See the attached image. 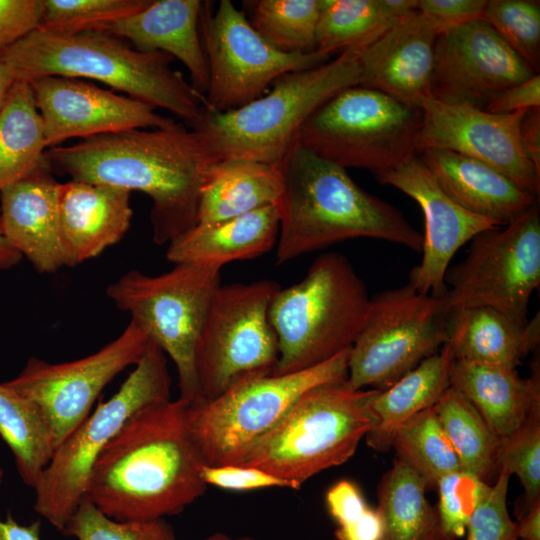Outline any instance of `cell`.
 <instances>
[{"mask_svg":"<svg viewBox=\"0 0 540 540\" xmlns=\"http://www.w3.org/2000/svg\"><path fill=\"white\" fill-rule=\"evenodd\" d=\"M207 465L180 397L137 411L95 461L86 496L118 521L181 513L207 490Z\"/></svg>","mask_w":540,"mask_h":540,"instance_id":"cell-1","label":"cell"},{"mask_svg":"<svg viewBox=\"0 0 540 540\" xmlns=\"http://www.w3.org/2000/svg\"><path fill=\"white\" fill-rule=\"evenodd\" d=\"M51 168L72 180L140 191L152 200V239L169 244L197 221L200 189L218 161L204 137L181 124L104 134L48 148Z\"/></svg>","mask_w":540,"mask_h":540,"instance_id":"cell-2","label":"cell"},{"mask_svg":"<svg viewBox=\"0 0 540 540\" xmlns=\"http://www.w3.org/2000/svg\"><path fill=\"white\" fill-rule=\"evenodd\" d=\"M280 169L277 264L355 238L421 252L423 235L396 207L357 185L345 168L296 142Z\"/></svg>","mask_w":540,"mask_h":540,"instance_id":"cell-3","label":"cell"},{"mask_svg":"<svg viewBox=\"0 0 540 540\" xmlns=\"http://www.w3.org/2000/svg\"><path fill=\"white\" fill-rule=\"evenodd\" d=\"M173 57L141 52L103 31L31 32L0 54L15 80L29 82L43 76L88 78L127 96L168 110L189 127L203 112L204 98L171 68Z\"/></svg>","mask_w":540,"mask_h":540,"instance_id":"cell-4","label":"cell"},{"mask_svg":"<svg viewBox=\"0 0 540 540\" xmlns=\"http://www.w3.org/2000/svg\"><path fill=\"white\" fill-rule=\"evenodd\" d=\"M359 48L314 68L283 74L258 99L236 110L203 108L190 128L219 160L248 159L280 165L308 118L340 91L363 85Z\"/></svg>","mask_w":540,"mask_h":540,"instance_id":"cell-5","label":"cell"},{"mask_svg":"<svg viewBox=\"0 0 540 540\" xmlns=\"http://www.w3.org/2000/svg\"><path fill=\"white\" fill-rule=\"evenodd\" d=\"M369 300L346 256L327 252L316 257L301 281L280 288L271 301L269 319L278 342L272 374L302 371L351 348Z\"/></svg>","mask_w":540,"mask_h":540,"instance_id":"cell-6","label":"cell"},{"mask_svg":"<svg viewBox=\"0 0 540 540\" xmlns=\"http://www.w3.org/2000/svg\"><path fill=\"white\" fill-rule=\"evenodd\" d=\"M377 392L353 390L346 381L308 390L238 465L259 468L300 489L354 455L375 423L372 401Z\"/></svg>","mask_w":540,"mask_h":540,"instance_id":"cell-7","label":"cell"},{"mask_svg":"<svg viewBox=\"0 0 540 540\" xmlns=\"http://www.w3.org/2000/svg\"><path fill=\"white\" fill-rule=\"evenodd\" d=\"M165 353L150 342L119 390L97 407L55 449L35 490V511L63 531L86 494L91 469L110 440L142 408L171 399Z\"/></svg>","mask_w":540,"mask_h":540,"instance_id":"cell-8","label":"cell"},{"mask_svg":"<svg viewBox=\"0 0 540 540\" xmlns=\"http://www.w3.org/2000/svg\"><path fill=\"white\" fill-rule=\"evenodd\" d=\"M221 269L174 264L159 275L131 269L108 285L106 294L130 315L176 366L179 397L202 401L196 374L197 343L211 302L221 285Z\"/></svg>","mask_w":540,"mask_h":540,"instance_id":"cell-9","label":"cell"},{"mask_svg":"<svg viewBox=\"0 0 540 540\" xmlns=\"http://www.w3.org/2000/svg\"><path fill=\"white\" fill-rule=\"evenodd\" d=\"M421 123L420 107L357 85L319 107L302 126L297 142L345 169L376 175L416 154Z\"/></svg>","mask_w":540,"mask_h":540,"instance_id":"cell-10","label":"cell"},{"mask_svg":"<svg viewBox=\"0 0 540 540\" xmlns=\"http://www.w3.org/2000/svg\"><path fill=\"white\" fill-rule=\"evenodd\" d=\"M349 349L314 367L243 380L190 404V424L207 465L240 464L308 390L347 380Z\"/></svg>","mask_w":540,"mask_h":540,"instance_id":"cell-11","label":"cell"},{"mask_svg":"<svg viewBox=\"0 0 540 540\" xmlns=\"http://www.w3.org/2000/svg\"><path fill=\"white\" fill-rule=\"evenodd\" d=\"M451 313L441 296L422 294L409 283L369 300L365 322L350 348L346 384L382 391L450 338Z\"/></svg>","mask_w":540,"mask_h":540,"instance_id":"cell-12","label":"cell"},{"mask_svg":"<svg viewBox=\"0 0 540 540\" xmlns=\"http://www.w3.org/2000/svg\"><path fill=\"white\" fill-rule=\"evenodd\" d=\"M280 288L271 279L220 285L196 348L202 401L215 399L243 380L273 373L278 342L269 308Z\"/></svg>","mask_w":540,"mask_h":540,"instance_id":"cell-13","label":"cell"},{"mask_svg":"<svg viewBox=\"0 0 540 540\" xmlns=\"http://www.w3.org/2000/svg\"><path fill=\"white\" fill-rule=\"evenodd\" d=\"M444 282L440 296L447 312L490 307L526 323L530 298L540 284L539 201L508 225L475 236Z\"/></svg>","mask_w":540,"mask_h":540,"instance_id":"cell-14","label":"cell"},{"mask_svg":"<svg viewBox=\"0 0 540 540\" xmlns=\"http://www.w3.org/2000/svg\"><path fill=\"white\" fill-rule=\"evenodd\" d=\"M202 3L200 33L209 82L204 108L217 113L236 110L264 95L283 74L319 66L329 55L289 54L267 42L231 0L215 11Z\"/></svg>","mask_w":540,"mask_h":540,"instance_id":"cell-15","label":"cell"},{"mask_svg":"<svg viewBox=\"0 0 540 540\" xmlns=\"http://www.w3.org/2000/svg\"><path fill=\"white\" fill-rule=\"evenodd\" d=\"M150 342L146 332L130 320L117 338L95 353L64 363L31 357L21 372L4 384L37 408L56 449L91 413L105 386L134 366Z\"/></svg>","mask_w":540,"mask_h":540,"instance_id":"cell-16","label":"cell"},{"mask_svg":"<svg viewBox=\"0 0 540 540\" xmlns=\"http://www.w3.org/2000/svg\"><path fill=\"white\" fill-rule=\"evenodd\" d=\"M422 123L416 152L443 149L481 161L539 197L540 172L525 152L521 122L528 110L491 113L466 104L440 102L430 95L421 103Z\"/></svg>","mask_w":540,"mask_h":540,"instance_id":"cell-17","label":"cell"},{"mask_svg":"<svg viewBox=\"0 0 540 540\" xmlns=\"http://www.w3.org/2000/svg\"><path fill=\"white\" fill-rule=\"evenodd\" d=\"M535 74L479 19L437 37L430 96L444 103L484 109L495 95Z\"/></svg>","mask_w":540,"mask_h":540,"instance_id":"cell-18","label":"cell"},{"mask_svg":"<svg viewBox=\"0 0 540 540\" xmlns=\"http://www.w3.org/2000/svg\"><path fill=\"white\" fill-rule=\"evenodd\" d=\"M42 119L46 145L131 129L175 124L151 105L77 78L43 76L28 82Z\"/></svg>","mask_w":540,"mask_h":540,"instance_id":"cell-19","label":"cell"},{"mask_svg":"<svg viewBox=\"0 0 540 540\" xmlns=\"http://www.w3.org/2000/svg\"><path fill=\"white\" fill-rule=\"evenodd\" d=\"M375 178L412 198L424 215L422 259L410 271L408 283L422 294H444L445 274L459 248L481 232L500 226L456 204L416 154Z\"/></svg>","mask_w":540,"mask_h":540,"instance_id":"cell-20","label":"cell"},{"mask_svg":"<svg viewBox=\"0 0 540 540\" xmlns=\"http://www.w3.org/2000/svg\"><path fill=\"white\" fill-rule=\"evenodd\" d=\"M59 184L45 159L0 192L2 233L39 273H54L66 266L60 238Z\"/></svg>","mask_w":540,"mask_h":540,"instance_id":"cell-21","label":"cell"},{"mask_svg":"<svg viewBox=\"0 0 540 540\" xmlns=\"http://www.w3.org/2000/svg\"><path fill=\"white\" fill-rule=\"evenodd\" d=\"M437 37L419 11L397 21L360 49L362 86L420 107L430 95Z\"/></svg>","mask_w":540,"mask_h":540,"instance_id":"cell-22","label":"cell"},{"mask_svg":"<svg viewBox=\"0 0 540 540\" xmlns=\"http://www.w3.org/2000/svg\"><path fill=\"white\" fill-rule=\"evenodd\" d=\"M130 191L70 179L60 183L58 212L65 264L73 267L120 242L130 228Z\"/></svg>","mask_w":540,"mask_h":540,"instance_id":"cell-23","label":"cell"},{"mask_svg":"<svg viewBox=\"0 0 540 540\" xmlns=\"http://www.w3.org/2000/svg\"><path fill=\"white\" fill-rule=\"evenodd\" d=\"M202 3L152 0L142 11L98 31L125 39L138 51L162 52L178 59L189 72L191 86L204 98L209 73L199 25Z\"/></svg>","mask_w":540,"mask_h":540,"instance_id":"cell-24","label":"cell"},{"mask_svg":"<svg viewBox=\"0 0 540 540\" xmlns=\"http://www.w3.org/2000/svg\"><path fill=\"white\" fill-rule=\"evenodd\" d=\"M420 158L441 189L463 209L498 226L517 219L538 198L495 168L443 149H427Z\"/></svg>","mask_w":540,"mask_h":540,"instance_id":"cell-25","label":"cell"},{"mask_svg":"<svg viewBox=\"0 0 540 540\" xmlns=\"http://www.w3.org/2000/svg\"><path fill=\"white\" fill-rule=\"evenodd\" d=\"M278 231L276 206L218 222L195 224L168 244L166 259L173 264L221 269L227 263L265 254L276 246Z\"/></svg>","mask_w":540,"mask_h":540,"instance_id":"cell-26","label":"cell"},{"mask_svg":"<svg viewBox=\"0 0 540 540\" xmlns=\"http://www.w3.org/2000/svg\"><path fill=\"white\" fill-rule=\"evenodd\" d=\"M528 379L516 369L454 360L450 386L465 396L502 440L517 431L530 411L540 406L539 358L531 364Z\"/></svg>","mask_w":540,"mask_h":540,"instance_id":"cell-27","label":"cell"},{"mask_svg":"<svg viewBox=\"0 0 540 540\" xmlns=\"http://www.w3.org/2000/svg\"><path fill=\"white\" fill-rule=\"evenodd\" d=\"M539 342V312L526 323L490 307L451 313L448 343L456 360L516 369Z\"/></svg>","mask_w":540,"mask_h":540,"instance_id":"cell-28","label":"cell"},{"mask_svg":"<svg viewBox=\"0 0 540 540\" xmlns=\"http://www.w3.org/2000/svg\"><path fill=\"white\" fill-rule=\"evenodd\" d=\"M282 193L280 165L248 159L213 163L200 189L196 224H208L276 206Z\"/></svg>","mask_w":540,"mask_h":540,"instance_id":"cell-29","label":"cell"},{"mask_svg":"<svg viewBox=\"0 0 540 540\" xmlns=\"http://www.w3.org/2000/svg\"><path fill=\"white\" fill-rule=\"evenodd\" d=\"M454 354L447 342L437 353L420 362L372 401L375 423L366 434L367 445L386 452L396 430L414 415L435 405L450 387Z\"/></svg>","mask_w":540,"mask_h":540,"instance_id":"cell-30","label":"cell"},{"mask_svg":"<svg viewBox=\"0 0 540 540\" xmlns=\"http://www.w3.org/2000/svg\"><path fill=\"white\" fill-rule=\"evenodd\" d=\"M426 490L423 479L413 469L394 460L377 488L382 540H446Z\"/></svg>","mask_w":540,"mask_h":540,"instance_id":"cell-31","label":"cell"},{"mask_svg":"<svg viewBox=\"0 0 540 540\" xmlns=\"http://www.w3.org/2000/svg\"><path fill=\"white\" fill-rule=\"evenodd\" d=\"M46 148L31 86L15 80L0 107V192L35 170Z\"/></svg>","mask_w":540,"mask_h":540,"instance_id":"cell-32","label":"cell"},{"mask_svg":"<svg viewBox=\"0 0 540 540\" xmlns=\"http://www.w3.org/2000/svg\"><path fill=\"white\" fill-rule=\"evenodd\" d=\"M433 407L461 469L486 482L498 474L501 439L475 406L450 386Z\"/></svg>","mask_w":540,"mask_h":540,"instance_id":"cell-33","label":"cell"},{"mask_svg":"<svg viewBox=\"0 0 540 540\" xmlns=\"http://www.w3.org/2000/svg\"><path fill=\"white\" fill-rule=\"evenodd\" d=\"M0 436L14 455L21 479L34 488L54 454V442L37 408L4 383H0Z\"/></svg>","mask_w":540,"mask_h":540,"instance_id":"cell-34","label":"cell"},{"mask_svg":"<svg viewBox=\"0 0 540 540\" xmlns=\"http://www.w3.org/2000/svg\"><path fill=\"white\" fill-rule=\"evenodd\" d=\"M397 21L380 0H320L316 52L331 56L361 49Z\"/></svg>","mask_w":540,"mask_h":540,"instance_id":"cell-35","label":"cell"},{"mask_svg":"<svg viewBox=\"0 0 540 540\" xmlns=\"http://www.w3.org/2000/svg\"><path fill=\"white\" fill-rule=\"evenodd\" d=\"M243 7L251 26L278 50L316 52L320 0H250Z\"/></svg>","mask_w":540,"mask_h":540,"instance_id":"cell-36","label":"cell"},{"mask_svg":"<svg viewBox=\"0 0 540 540\" xmlns=\"http://www.w3.org/2000/svg\"><path fill=\"white\" fill-rule=\"evenodd\" d=\"M391 448L395 459L413 469L427 489H435L443 476L461 469L434 407L405 421L396 430Z\"/></svg>","mask_w":540,"mask_h":540,"instance_id":"cell-37","label":"cell"},{"mask_svg":"<svg viewBox=\"0 0 540 540\" xmlns=\"http://www.w3.org/2000/svg\"><path fill=\"white\" fill-rule=\"evenodd\" d=\"M486 22L536 73L540 68V2L488 0Z\"/></svg>","mask_w":540,"mask_h":540,"instance_id":"cell-38","label":"cell"},{"mask_svg":"<svg viewBox=\"0 0 540 540\" xmlns=\"http://www.w3.org/2000/svg\"><path fill=\"white\" fill-rule=\"evenodd\" d=\"M152 0H43L42 29L55 33L100 30L134 15Z\"/></svg>","mask_w":540,"mask_h":540,"instance_id":"cell-39","label":"cell"},{"mask_svg":"<svg viewBox=\"0 0 540 540\" xmlns=\"http://www.w3.org/2000/svg\"><path fill=\"white\" fill-rule=\"evenodd\" d=\"M62 533L78 540H176L172 525L164 518L118 521L103 513L86 495Z\"/></svg>","mask_w":540,"mask_h":540,"instance_id":"cell-40","label":"cell"},{"mask_svg":"<svg viewBox=\"0 0 540 540\" xmlns=\"http://www.w3.org/2000/svg\"><path fill=\"white\" fill-rule=\"evenodd\" d=\"M499 467L515 474L524 489V510L540 503V406L522 426L501 440Z\"/></svg>","mask_w":540,"mask_h":540,"instance_id":"cell-41","label":"cell"},{"mask_svg":"<svg viewBox=\"0 0 540 540\" xmlns=\"http://www.w3.org/2000/svg\"><path fill=\"white\" fill-rule=\"evenodd\" d=\"M491 485L463 469L443 476L437 483L436 510L446 540H457L466 533L468 522L490 491Z\"/></svg>","mask_w":540,"mask_h":540,"instance_id":"cell-42","label":"cell"},{"mask_svg":"<svg viewBox=\"0 0 540 540\" xmlns=\"http://www.w3.org/2000/svg\"><path fill=\"white\" fill-rule=\"evenodd\" d=\"M509 479L510 474L501 469L468 522L466 540H519L507 508Z\"/></svg>","mask_w":540,"mask_h":540,"instance_id":"cell-43","label":"cell"},{"mask_svg":"<svg viewBox=\"0 0 540 540\" xmlns=\"http://www.w3.org/2000/svg\"><path fill=\"white\" fill-rule=\"evenodd\" d=\"M202 476L207 486L212 485L230 491H250L273 487L292 489L288 482L259 468L244 465H206Z\"/></svg>","mask_w":540,"mask_h":540,"instance_id":"cell-44","label":"cell"},{"mask_svg":"<svg viewBox=\"0 0 540 540\" xmlns=\"http://www.w3.org/2000/svg\"><path fill=\"white\" fill-rule=\"evenodd\" d=\"M43 0H0V54L41 27Z\"/></svg>","mask_w":540,"mask_h":540,"instance_id":"cell-45","label":"cell"},{"mask_svg":"<svg viewBox=\"0 0 540 540\" xmlns=\"http://www.w3.org/2000/svg\"><path fill=\"white\" fill-rule=\"evenodd\" d=\"M487 0H418V11L438 36L479 20Z\"/></svg>","mask_w":540,"mask_h":540,"instance_id":"cell-46","label":"cell"},{"mask_svg":"<svg viewBox=\"0 0 540 540\" xmlns=\"http://www.w3.org/2000/svg\"><path fill=\"white\" fill-rule=\"evenodd\" d=\"M326 505L337 527L345 526L359 519L370 507L360 488L350 480H340L326 493Z\"/></svg>","mask_w":540,"mask_h":540,"instance_id":"cell-47","label":"cell"},{"mask_svg":"<svg viewBox=\"0 0 540 540\" xmlns=\"http://www.w3.org/2000/svg\"><path fill=\"white\" fill-rule=\"evenodd\" d=\"M532 108H540L539 74L504 89L489 101L484 110L497 114H509Z\"/></svg>","mask_w":540,"mask_h":540,"instance_id":"cell-48","label":"cell"},{"mask_svg":"<svg viewBox=\"0 0 540 540\" xmlns=\"http://www.w3.org/2000/svg\"><path fill=\"white\" fill-rule=\"evenodd\" d=\"M383 522L377 509L369 507L351 524L337 527V540H382Z\"/></svg>","mask_w":540,"mask_h":540,"instance_id":"cell-49","label":"cell"},{"mask_svg":"<svg viewBox=\"0 0 540 540\" xmlns=\"http://www.w3.org/2000/svg\"><path fill=\"white\" fill-rule=\"evenodd\" d=\"M520 130L525 152L540 172V108H532L526 112Z\"/></svg>","mask_w":540,"mask_h":540,"instance_id":"cell-50","label":"cell"},{"mask_svg":"<svg viewBox=\"0 0 540 540\" xmlns=\"http://www.w3.org/2000/svg\"><path fill=\"white\" fill-rule=\"evenodd\" d=\"M40 526V520L21 525L8 513L5 519H0V540H41Z\"/></svg>","mask_w":540,"mask_h":540,"instance_id":"cell-51","label":"cell"},{"mask_svg":"<svg viewBox=\"0 0 540 540\" xmlns=\"http://www.w3.org/2000/svg\"><path fill=\"white\" fill-rule=\"evenodd\" d=\"M514 522L519 540H540V503L524 510Z\"/></svg>","mask_w":540,"mask_h":540,"instance_id":"cell-52","label":"cell"},{"mask_svg":"<svg viewBox=\"0 0 540 540\" xmlns=\"http://www.w3.org/2000/svg\"><path fill=\"white\" fill-rule=\"evenodd\" d=\"M22 259L5 239L0 226V270H9L15 267Z\"/></svg>","mask_w":540,"mask_h":540,"instance_id":"cell-53","label":"cell"},{"mask_svg":"<svg viewBox=\"0 0 540 540\" xmlns=\"http://www.w3.org/2000/svg\"><path fill=\"white\" fill-rule=\"evenodd\" d=\"M14 81L11 73L0 64V107Z\"/></svg>","mask_w":540,"mask_h":540,"instance_id":"cell-54","label":"cell"},{"mask_svg":"<svg viewBox=\"0 0 540 540\" xmlns=\"http://www.w3.org/2000/svg\"><path fill=\"white\" fill-rule=\"evenodd\" d=\"M201 540H255L251 537L244 536V537H231L224 533H214L211 534Z\"/></svg>","mask_w":540,"mask_h":540,"instance_id":"cell-55","label":"cell"},{"mask_svg":"<svg viewBox=\"0 0 540 540\" xmlns=\"http://www.w3.org/2000/svg\"><path fill=\"white\" fill-rule=\"evenodd\" d=\"M3 469L1 468L0 466V483L2 482V479H3Z\"/></svg>","mask_w":540,"mask_h":540,"instance_id":"cell-56","label":"cell"}]
</instances>
